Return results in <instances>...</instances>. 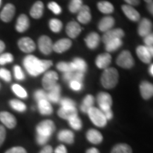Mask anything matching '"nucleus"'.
Listing matches in <instances>:
<instances>
[{"mask_svg": "<svg viewBox=\"0 0 153 153\" xmlns=\"http://www.w3.org/2000/svg\"><path fill=\"white\" fill-rule=\"evenodd\" d=\"M23 64L30 75L36 76L43 73L52 66L53 62L49 60H39L32 55L25 57Z\"/></svg>", "mask_w": 153, "mask_h": 153, "instance_id": "nucleus-1", "label": "nucleus"}, {"mask_svg": "<svg viewBox=\"0 0 153 153\" xmlns=\"http://www.w3.org/2000/svg\"><path fill=\"white\" fill-rule=\"evenodd\" d=\"M55 130V124L51 120H45L38 123L36 126V141L38 144L45 145L48 141Z\"/></svg>", "mask_w": 153, "mask_h": 153, "instance_id": "nucleus-2", "label": "nucleus"}, {"mask_svg": "<svg viewBox=\"0 0 153 153\" xmlns=\"http://www.w3.org/2000/svg\"><path fill=\"white\" fill-rule=\"evenodd\" d=\"M101 85L106 89H112L118 82V72L115 68L105 69L101 78Z\"/></svg>", "mask_w": 153, "mask_h": 153, "instance_id": "nucleus-3", "label": "nucleus"}, {"mask_svg": "<svg viewBox=\"0 0 153 153\" xmlns=\"http://www.w3.org/2000/svg\"><path fill=\"white\" fill-rule=\"evenodd\" d=\"M87 114L89 115V117L91 120V122L95 126L98 127L103 128L106 125L107 120L105 117L104 114L100 109L95 108V107H91L88 110Z\"/></svg>", "mask_w": 153, "mask_h": 153, "instance_id": "nucleus-4", "label": "nucleus"}, {"mask_svg": "<svg viewBox=\"0 0 153 153\" xmlns=\"http://www.w3.org/2000/svg\"><path fill=\"white\" fill-rule=\"evenodd\" d=\"M58 79V74L55 71H48L44 74L42 84L45 90L50 91L57 85V81Z\"/></svg>", "mask_w": 153, "mask_h": 153, "instance_id": "nucleus-5", "label": "nucleus"}, {"mask_svg": "<svg viewBox=\"0 0 153 153\" xmlns=\"http://www.w3.org/2000/svg\"><path fill=\"white\" fill-rule=\"evenodd\" d=\"M116 63L121 68L129 69L134 65V60L129 51H124L118 55Z\"/></svg>", "mask_w": 153, "mask_h": 153, "instance_id": "nucleus-6", "label": "nucleus"}, {"mask_svg": "<svg viewBox=\"0 0 153 153\" xmlns=\"http://www.w3.org/2000/svg\"><path fill=\"white\" fill-rule=\"evenodd\" d=\"M97 102L100 110L102 112L111 109L112 105V98L109 94L106 92H100L97 96Z\"/></svg>", "mask_w": 153, "mask_h": 153, "instance_id": "nucleus-7", "label": "nucleus"}, {"mask_svg": "<svg viewBox=\"0 0 153 153\" xmlns=\"http://www.w3.org/2000/svg\"><path fill=\"white\" fill-rule=\"evenodd\" d=\"M38 48L40 51L45 55H49L53 51V44L51 39L47 36H42L38 39Z\"/></svg>", "mask_w": 153, "mask_h": 153, "instance_id": "nucleus-8", "label": "nucleus"}, {"mask_svg": "<svg viewBox=\"0 0 153 153\" xmlns=\"http://www.w3.org/2000/svg\"><path fill=\"white\" fill-rule=\"evenodd\" d=\"M18 46L21 51L26 53H32L36 49L35 43L29 37H24L21 38L18 41Z\"/></svg>", "mask_w": 153, "mask_h": 153, "instance_id": "nucleus-9", "label": "nucleus"}, {"mask_svg": "<svg viewBox=\"0 0 153 153\" xmlns=\"http://www.w3.org/2000/svg\"><path fill=\"white\" fill-rule=\"evenodd\" d=\"M15 11H16V9L12 4H7L4 6V7L0 13V19L4 22H9L11 21V19L14 18Z\"/></svg>", "mask_w": 153, "mask_h": 153, "instance_id": "nucleus-10", "label": "nucleus"}, {"mask_svg": "<svg viewBox=\"0 0 153 153\" xmlns=\"http://www.w3.org/2000/svg\"><path fill=\"white\" fill-rule=\"evenodd\" d=\"M125 33L124 31L120 28H116V29H111L104 34L102 37V41L106 44L112 40L116 38H120L123 37Z\"/></svg>", "mask_w": 153, "mask_h": 153, "instance_id": "nucleus-11", "label": "nucleus"}, {"mask_svg": "<svg viewBox=\"0 0 153 153\" xmlns=\"http://www.w3.org/2000/svg\"><path fill=\"white\" fill-rule=\"evenodd\" d=\"M0 120L8 128H14L16 125V118L7 111L0 112Z\"/></svg>", "mask_w": 153, "mask_h": 153, "instance_id": "nucleus-12", "label": "nucleus"}, {"mask_svg": "<svg viewBox=\"0 0 153 153\" xmlns=\"http://www.w3.org/2000/svg\"><path fill=\"white\" fill-rule=\"evenodd\" d=\"M72 46V41L68 38H63L57 41L55 44H53V51L57 53H62L65 52Z\"/></svg>", "mask_w": 153, "mask_h": 153, "instance_id": "nucleus-13", "label": "nucleus"}, {"mask_svg": "<svg viewBox=\"0 0 153 153\" xmlns=\"http://www.w3.org/2000/svg\"><path fill=\"white\" fill-rule=\"evenodd\" d=\"M152 28V24L148 19H143L142 21L140 22L137 32L138 34L142 37H145L151 33Z\"/></svg>", "mask_w": 153, "mask_h": 153, "instance_id": "nucleus-14", "label": "nucleus"}, {"mask_svg": "<svg viewBox=\"0 0 153 153\" xmlns=\"http://www.w3.org/2000/svg\"><path fill=\"white\" fill-rule=\"evenodd\" d=\"M140 90L143 98L148 100L153 96V85L149 82H143L140 86Z\"/></svg>", "mask_w": 153, "mask_h": 153, "instance_id": "nucleus-15", "label": "nucleus"}, {"mask_svg": "<svg viewBox=\"0 0 153 153\" xmlns=\"http://www.w3.org/2000/svg\"><path fill=\"white\" fill-rule=\"evenodd\" d=\"M91 15L90 12V9L87 5H82V8L78 12L77 19L82 24H88L91 21Z\"/></svg>", "mask_w": 153, "mask_h": 153, "instance_id": "nucleus-16", "label": "nucleus"}, {"mask_svg": "<svg viewBox=\"0 0 153 153\" xmlns=\"http://www.w3.org/2000/svg\"><path fill=\"white\" fill-rule=\"evenodd\" d=\"M29 19L26 14H21L19 16L16 24V30L19 33H23L29 28Z\"/></svg>", "mask_w": 153, "mask_h": 153, "instance_id": "nucleus-17", "label": "nucleus"}, {"mask_svg": "<svg viewBox=\"0 0 153 153\" xmlns=\"http://www.w3.org/2000/svg\"><path fill=\"white\" fill-rule=\"evenodd\" d=\"M122 10H123L124 14L130 20L135 22H138L140 20V16L139 12L137 10H135L132 6L127 4L123 5L122 6Z\"/></svg>", "mask_w": 153, "mask_h": 153, "instance_id": "nucleus-18", "label": "nucleus"}, {"mask_svg": "<svg viewBox=\"0 0 153 153\" xmlns=\"http://www.w3.org/2000/svg\"><path fill=\"white\" fill-rule=\"evenodd\" d=\"M81 27L76 22H70L66 26V33L70 38H75L79 35Z\"/></svg>", "mask_w": 153, "mask_h": 153, "instance_id": "nucleus-19", "label": "nucleus"}, {"mask_svg": "<svg viewBox=\"0 0 153 153\" xmlns=\"http://www.w3.org/2000/svg\"><path fill=\"white\" fill-rule=\"evenodd\" d=\"M111 62V56L108 53L100 54L96 59V65L100 69H106Z\"/></svg>", "mask_w": 153, "mask_h": 153, "instance_id": "nucleus-20", "label": "nucleus"}, {"mask_svg": "<svg viewBox=\"0 0 153 153\" xmlns=\"http://www.w3.org/2000/svg\"><path fill=\"white\" fill-rule=\"evenodd\" d=\"M85 41L86 45L89 49L94 50L98 47L99 41H100V37H99L98 33L92 32L85 38Z\"/></svg>", "mask_w": 153, "mask_h": 153, "instance_id": "nucleus-21", "label": "nucleus"}, {"mask_svg": "<svg viewBox=\"0 0 153 153\" xmlns=\"http://www.w3.org/2000/svg\"><path fill=\"white\" fill-rule=\"evenodd\" d=\"M86 137L88 141L95 145L99 144L103 140V136L101 133L95 129L89 130L86 134Z\"/></svg>", "mask_w": 153, "mask_h": 153, "instance_id": "nucleus-22", "label": "nucleus"}, {"mask_svg": "<svg viewBox=\"0 0 153 153\" xmlns=\"http://www.w3.org/2000/svg\"><path fill=\"white\" fill-rule=\"evenodd\" d=\"M114 24L115 21L113 17L110 16H105L103 19H101L100 22L99 23V29L101 31L106 32L108 31V30L111 29V28L114 26Z\"/></svg>", "mask_w": 153, "mask_h": 153, "instance_id": "nucleus-23", "label": "nucleus"}, {"mask_svg": "<svg viewBox=\"0 0 153 153\" xmlns=\"http://www.w3.org/2000/svg\"><path fill=\"white\" fill-rule=\"evenodd\" d=\"M57 138L61 142L72 144L74 140V135L73 132L70 130H62L58 133Z\"/></svg>", "mask_w": 153, "mask_h": 153, "instance_id": "nucleus-24", "label": "nucleus"}, {"mask_svg": "<svg viewBox=\"0 0 153 153\" xmlns=\"http://www.w3.org/2000/svg\"><path fill=\"white\" fill-rule=\"evenodd\" d=\"M44 10V5L43 3L41 1H38L34 3V4L32 6L31 9L30 10V15L33 19H40L41 18L43 14Z\"/></svg>", "mask_w": 153, "mask_h": 153, "instance_id": "nucleus-25", "label": "nucleus"}, {"mask_svg": "<svg viewBox=\"0 0 153 153\" xmlns=\"http://www.w3.org/2000/svg\"><path fill=\"white\" fill-rule=\"evenodd\" d=\"M57 114L61 118L63 119L69 120L73 116H77V111L75 107H72V108H64V107H61L60 109L57 111Z\"/></svg>", "mask_w": 153, "mask_h": 153, "instance_id": "nucleus-26", "label": "nucleus"}, {"mask_svg": "<svg viewBox=\"0 0 153 153\" xmlns=\"http://www.w3.org/2000/svg\"><path fill=\"white\" fill-rule=\"evenodd\" d=\"M61 88L59 85H57L49 91L47 94V99L53 103H57L60 101Z\"/></svg>", "mask_w": 153, "mask_h": 153, "instance_id": "nucleus-27", "label": "nucleus"}, {"mask_svg": "<svg viewBox=\"0 0 153 153\" xmlns=\"http://www.w3.org/2000/svg\"><path fill=\"white\" fill-rule=\"evenodd\" d=\"M38 108L42 115H51L53 113V108L48 99H43L38 101Z\"/></svg>", "mask_w": 153, "mask_h": 153, "instance_id": "nucleus-28", "label": "nucleus"}, {"mask_svg": "<svg viewBox=\"0 0 153 153\" xmlns=\"http://www.w3.org/2000/svg\"><path fill=\"white\" fill-rule=\"evenodd\" d=\"M136 53L140 58V60L142 61V62L147 63V64L150 62L152 57L150 56L146 46L140 45V46L137 48Z\"/></svg>", "mask_w": 153, "mask_h": 153, "instance_id": "nucleus-29", "label": "nucleus"}, {"mask_svg": "<svg viewBox=\"0 0 153 153\" xmlns=\"http://www.w3.org/2000/svg\"><path fill=\"white\" fill-rule=\"evenodd\" d=\"M97 7H98L99 10L101 12H102L103 14H111L114 10V6H113L112 4L106 1H99L97 4Z\"/></svg>", "mask_w": 153, "mask_h": 153, "instance_id": "nucleus-30", "label": "nucleus"}, {"mask_svg": "<svg viewBox=\"0 0 153 153\" xmlns=\"http://www.w3.org/2000/svg\"><path fill=\"white\" fill-rule=\"evenodd\" d=\"M122 42L120 38H116V39L110 41L106 43V50L108 52H113V51H117L122 45Z\"/></svg>", "mask_w": 153, "mask_h": 153, "instance_id": "nucleus-31", "label": "nucleus"}, {"mask_svg": "<svg viewBox=\"0 0 153 153\" xmlns=\"http://www.w3.org/2000/svg\"><path fill=\"white\" fill-rule=\"evenodd\" d=\"M57 69L58 70H60V72H75V67L73 62H60L57 65Z\"/></svg>", "mask_w": 153, "mask_h": 153, "instance_id": "nucleus-32", "label": "nucleus"}, {"mask_svg": "<svg viewBox=\"0 0 153 153\" xmlns=\"http://www.w3.org/2000/svg\"><path fill=\"white\" fill-rule=\"evenodd\" d=\"M94 102V99L93 96L91 95H87V97H85V98L84 99L82 104L81 105V108L82 111L84 113H87L88 110L92 107Z\"/></svg>", "mask_w": 153, "mask_h": 153, "instance_id": "nucleus-33", "label": "nucleus"}, {"mask_svg": "<svg viewBox=\"0 0 153 153\" xmlns=\"http://www.w3.org/2000/svg\"><path fill=\"white\" fill-rule=\"evenodd\" d=\"M72 62H73L74 67H75V72H82V73H84V72H86L87 68V63L85 62V61L83 59L76 57V58L74 59Z\"/></svg>", "mask_w": 153, "mask_h": 153, "instance_id": "nucleus-34", "label": "nucleus"}, {"mask_svg": "<svg viewBox=\"0 0 153 153\" xmlns=\"http://www.w3.org/2000/svg\"><path fill=\"white\" fill-rule=\"evenodd\" d=\"M9 104L13 109L19 112H24L26 110V106L22 101L17 100V99H12L9 101Z\"/></svg>", "mask_w": 153, "mask_h": 153, "instance_id": "nucleus-35", "label": "nucleus"}, {"mask_svg": "<svg viewBox=\"0 0 153 153\" xmlns=\"http://www.w3.org/2000/svg\"><path fill=\"white\" fill-rule=\"evenodd\" d=\"M111 153H132V149L127 144H118L113 148Z\"/></svg>", "mask_w": 153, "mask_h": 153, "instance_id": "nucleus-36", "label": "nucleus"}, {"mask_svg": "<svg viewBox=\"0 0 153 153\" xmlns=\"http://www.w3.org/2000/svg\"><path fill=\"white\" fill-rule=\"evenodd\" d=\"M49 26L53 32H54V33H59L62 28V23L59 19H53L50 20Z\"/></svg>", "mask_w": 153, "mask_h": 153, "instance_id": "nucleus-37", "label": "nucleus"}, {"mask_svg": "<svg viewBox=\"0 0 153 153\" xmlns=\"http://www.w3.org/2000/svg\"><path fill=\"white\" fill-rule=\"evenodd\" d=\"M11 89L14 91V93L16 94L17 97H20L22 99H26L27 97V92L25 90L24 88H23L22 86L17 85V84H14L11 87Z\"/></svg>", "mask_w": 153, "mask_h": 153, "instance_id": "nucleus-38", "label": "nucleus"}, {"mask_svg": "<svg viewBox=\"0 0 153 153\" xmlns=\"http://www.w3.org/2000/svg\"><path fill=\"white\" fill-rule=\"evenodd\" d=\"M82 7V0H71L69 4L68 8L70 12L77 13Z\"/></svg>", "mask_w": 153, "mask_h": 153, "instance_id": "nucleus-39", "label": "nucleus"}, {"mask_svg": "<svg viewBox=\"0 0 153 153\" xmlns=\"http://www.w3.org/2000/svg\"><path fill=\"white\" fill-rule=\"evenodd\" d=\"M69 124L71 126L72 128L76 130V131H79L82 128V120L79 119V117L77 116H73L71 118L68 120Z\"/></svg>", "mask_w": 153, "mask_h": 153, "instance_id": "nucleus-40", "label": "nucleus"}, {"mask_svg": "<svg viewBox=\"0 0 153 153\" xmlns=\"http://www.w3.org/2000/svg\"><path fill=\"white\" fill-rule=\"evenodd\" d=\"M13 60H14V57L11 53H3L0 55V65H4L7 63L12 62Z\"/></svg>", "mask_w": 153, "mask_h": 153, "instance_id": "nucleus-41", "label": "nucleus"}, {"mask_svg": "<svg viewBox=\"0 0 153 153\" xmlns=\"http://www.w3.org/2000/svg\"><path fill=\"white\" fill-rule=\"evenodd\" d=\"M14 72L15 78H16L17 80L22 81V80H24L25 79V74L20 66L15 65L14 68Z\"/></svg>", "mask_w": 153, "mask_h": 153, "instance_id": "nucleus-42", "label": "nucleus"}, {"mask_svg": "<svg viewBox=\"0 0 153 153\" xmlns=\"http://www.w3.org/2000/svg\"><path fill=\"white\" fill-rule=\"evenodd\" d=\"M0 78L4 81L9 82L11 80V74L8 70L5 68L0 69Z\"/></svg>", "mask_w": 153, "mask_h": 153, "instance_id": "nucleus-43", "label": "nucleus"}, {"mask_svg": "<svg viewBox=\"0 0 153 153\" xmlns=\"http://www.w3.org/2000/svg\"><path fill=\"white\" fill-rule=\"evenodd\" d=\"M60 102L61 107H64V108H72V107H75L76 105L74 101L68 98H63L60 99Z\"/></svg>", "mask_w": 153, "mask_h": 153, "instance_id": "nucleus-44", "label": "nucleus"}, {"mask_svg": "<svg viewBox=\"0 0 153 153\" xmlns=\"http://www.w3.org/2000/svg\"><path fill=\"white\" fill-rule=\"evenodd\" d=\"M48 7L51 11H52L55 14H60L61 12H62V9H61V7L60 5L57 4L56 2L55 1H51L48 4Z\"/></svg>", "mask_w": 153, "mask_h": 153, "instance_id": "nucleus-45", "label": "nucleus"}, {"mask_svg": "<svg viewBox=\"0 0 153 153\" xmlns=\"http://www.w3.org/2000/svg\"><path fill=\"white\" fill-rule=\"evenodd\" d=\"M34 97L37 101L47 99V93H45L43 90H37L34 94Z\"/></svg>", "mask_w": 153, "mask_h": 153, "instance_id": "nucleus-46", "label": "nucleus"}, {"mask_svg": "<svg viewBox=\"0 0 153 153\" xmlns=\"http://www.w3.org/2000/svg\"><path fill=\"white\" fill-rule=\"evenodd\" d=\"M70 87L72 90L74 91H79L82 88V82L75 81V80H72L70 82Z\"/></svg>", "mask_w": 153, "mask_h": 153, "instance_id": "nucleus-47", "label": "nucleus"}, {"mask_svg": "<svg viewBox=\"0 0 153 153\" xmlns=\"http://www.w3.org/2000/svg\"><path fill=\"white\" fill-rule=\"evenodd\" d=\"M5 153H27L26 150L22 147H14L9 149Z\"/></svg>", "mask_w": 153, "mask_h": 153, "instance_id": "nucleus-48", "label": "nucleus"}, {"mask_svg": "<svg viewBox=\"0 0 153 153\" xmlns=\"http://www.w3.org/2000/svg\"><path fill=\"white\" fill-rule=\"evenodd\" d=\"M144 42L146 45V46H149V45H153V33H150L149 35L145 36Z\"/></svg>", "mask_w": 153, "mask_h": 153, "instance_id": "nucleus-49", "label": "nucleus"}, {"mask_svg": "<svg viewBox=\"0 0 153 153\" xmlns=\"http://www.w3.org/2000/svg\"><path fill=\"white\" fill-rule=\"evenodd\" d=\"M6 137V130L3 126L0 125V146L4 142Z\"/></svg>", "mask_w": 153, "mask_h": 153, "instance_id": "nucleus-50", "label": "nucleus"}, {"mask_svg": "<svg viewBox=\"0 0 153 153\" xmlns=\"http://www.w3.org/2000/svg\"><path fill=\"white\" fill-rule=\"evenodd\" d=\"M73 76H74V72H65L63 74V79L65 80L66 82H70L72 80H73Z\"/></svg>", "mask_w": 153, "mask_h": 153, "instance_id": "nucleus-51", "label": "nucleus"}, {"mask_svg": "<svg viewBox=\"0 0 153 153\" xmlns=\"http://www.w3.org/2000/svg\"><path fill=\"white\" fill-rule=\"evenodd\" d=\"M83 79H84V73H82V72H74L73 80L82 82Z\"/></svg>", "mask_w": 153, "mask_h": 153, "instance_id": "nucleus-52", "label": "nucleus"}, {"mask_svg": "<svg viewBox=\"0 0 153 153\" xmlns=\"http://www.w3.org/2000/svg\"><path fill=\"white\" fill-rule=\"evenodd\" d=\"M55 153H68V150L64 145H60L55 149Z\"/></svg>", "mask_w": 153, "mask_h": 153, "instance_id": "nucleus-53", "label": "nucleus"}, {"mask_svg": "<svg viewBox=\"0 0 153 153\" xmlns=\"http://www.w3.org/2000/svg\"><path fill=\"white\" fill-rule=\"evenodd\" d=\"M130 6H137L140 3V0H124Z\"/></svg>", "mask_w": 153, "mask_h": 153, "instance_id": "nucleus-54", "label": "nucleus"}, {"mask_svg": "<svg viewBox=\"0 0 153 153\" xmlns=\"http://www.w3.org/2000/svg\"><path fill=\"white\" fill-rule=\"evenodd\" d=\"M39 153H53V148L50 145L44 147V148L41 150Z\"/></svg>", "mask_w": 153, "mask_h": 153, "instance_id": "nucleus-55", "label": "nucleus"}, {"mask_svg": "<svg viewBox=\"0 0 153 153\" xmlns=\"http://www.w3.org/2000/svg\"><path fill=\"white\" fill-rule=\"evenodd\" d=\"M103 114H104V116H105V117H106V120H111L113 118V112H112L111 109L106 111L103 112Z\"/></svg>", "mask_w": 153, "mask_h": 153, "instance_id": "nucleus-56", "label": "nucleus"}, {"mask_svg": "<svg viewBox=\"0 0 153 153\" xmlns=\"http://www.w3.org/2000/svg\"><path fill=\"white\" fill-rule=\"evenodd\" d=\"M147 9H148L149 12L153 16V1L147 4Z\"/></svg>", "mask_w": 153, "mask_h": 153, "instance_id": "nucleus-57", "label": "nucleus"}, {"mask_svg": "<svg viewBox=\"0 0 153 153\" xmlns=\"http://www.w3.org/2000/svg\"><path fill=\"white\" fill-rule=\"evenodd\" d=\"M86 153H100V152H99V150H97V148H91L88 149Z\"/></svg>", "mask_w": 153, "mask_h": 153, "instance_id": "nucleus-58", "label": "nucleus"}, {"mask_svg": "<svg viewBox=\"0 0 153 153\" xmlns=\"http://www.w3.org/2000/svg\"><path fill=\"white\" fill-rule=\"evenodd\" d=\"M5 43L0 40V53H1L5 49Z\"/></svg>", "mask_w": 153, "mask_h": 153, "instance_id": "nucleus-59", "label": "nucleus"}, {"mask_svg": "<svg viewBox=\"0 0 153 153\" xmlns=\"http://www.w3.org/2000/svg\"><path fill=\"white\" fill-rule=\"evenodd\" d=\"M147 49H148L149 53H150V56L153 57V45H149V46H146Z\"/></svg>", "mask_w": 153, "mask_h": 153, "instance_id": "nucleus-60", "label": "nucleus"}, {"mask_svg": "<svg viewBox=\"0 0 153 153\" xmlns=\"http://www.w3.org/2000/svg\"><path fill=\"white\" fill-rule=\"evenodd\" d=\"M150 73L151 74V75L153 76V64L151 65V66L150 67Z\"/></svg>", "mask_w": 153, "mask_h": 153, "instance_id": "nucleus-61", "label": "nucleus"}, {"mask_svg": "<svg viewBox=\"0 0 153 153\" xmlns=\"http://www.w3.org/2000/svg\"><path fill=\"white\" fill-rule=\"evenodd\" d=\"M144 1L147 3H150V2H151V1H152L153 0H144Z\"/></svg>", "mask_w": 153, "mask_h": 153, "instance_id": "nucleus-62", "label": "nucleus"}, {"mask_svg": "<svg viewBox=\"0 0 153 153\" xmlns=\"http://www.w3.org/2000/svg\"><path fill=\"white\" fill-rule=\"evenodd\" d=\"M1 0H0V6H1Z\"/></svg>", "mask_w": 153, "mask_h": 153, "instance_id": "nucleus-63", "label": "nucleus"}]
</instances>
